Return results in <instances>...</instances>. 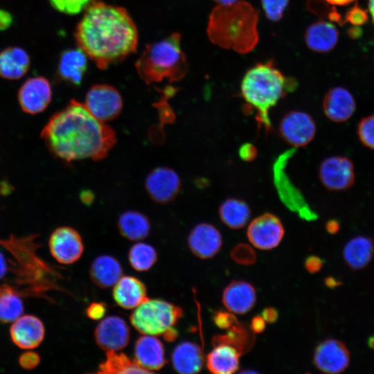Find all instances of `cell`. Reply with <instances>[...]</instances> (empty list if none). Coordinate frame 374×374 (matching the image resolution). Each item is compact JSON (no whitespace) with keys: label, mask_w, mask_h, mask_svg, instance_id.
Wrapping results in <instances>:
<instances>
[{"label":"cell","mask_w":374,"mask_h":374,"mask_svg":"<svg viewBox=\"0 0 374 374\" xmlns=\"http://www.w3.org/2000/svg\"><path fill=\"white\" fill-rule=\"evenodd\" d=\"M41 136L50 152L67 163L101 160L116 141L109 125L96 119L83 103L75 100L50 118Z\"/></svg>","instance_id":"6da1fadb"},{"label":"cell","mask_w":374,"mask_h":374,"mask_svg":"<svg viewBox=\"0 0 374 374\" xmlns=\"http://www.w3.org/2000/svg\"><path fill=\"white\" fill-rule=\"evenodd\" d=\"M75 38L78 47L104 69L136 51L138 31L125 8L92 0L77 25Z\"/></svg>","instance_id":"7a4b0ae2"},{"label":"cell","mask_w":374,"mask_h":374,"mask_svg":"<svg viewBox=\"0 0 374 374\" xmlns=\"http://www.w3.org/2000/svg\"><path fill=\"white\" fill-rule=\"evenodd\" d=\"M37 235L0 238V245L12 256V271L15 276V289L23 296H44L46 292L62 289L57 283L60 274L36 253L39 244Z\"/></svg>","instance_id":"3957f363"},{"label":"cell","mask_w":374,"mask_h":374,"mask_svg":"<svg viewBox=\"0 0 374 374\" xmlns=\"http://www.w3.org/2000/svg\"><path fill=\"white\" fill-rule=\"evenodd\" d=\"M297 86L296 80L285 77L274 66L273 60L258 63L244 74L240 85L245 109L254 112L260 127L271 130L269 110Z\"/></svg>","instance_id":"277c9868"},{"label":"cell","mask_w":374,"mask_h":374,"mask_svg":"<svg viewBox=\"0 0 374 374\" xmlns=\"http://www.w3.org/2000/svg\"><path fill=\"white\" fill-rule=\"evenodd\" d=\"M258 11L248 2L217 5L211 12L207 34L220 47L247 53L258 42Z\"/></svg>","instance_id":"5b68a950"},{"label":"cell","mask_w":374,"mask_h":374,"mask_svg":"<svg viewBox=\"0 0 374 374\" xmlns=\"http://www.w3.org/2000/svg\"><path fill=\"white\" fill-rule=\"evenodd\" d=\"M180 41V35L173 33L146 47L135 64L145 82L152 84L164 80L172 82L185 76L188 63Z\"/></svg>","instance_id":"8992f818"},{"label":"cell","mask_w":374,"mask_h":374,"mask_svg":"<svg viewBox=\"0 0 374 374\" xmlns=\"http://www.w3.org/2000/svg\"><path fill=\"white\" fill-rule=\"evenodd\" d=\"M182 315L180 307L162 299L148 298L134 309L130 321L142 335H161L166 341H172L177 337L174 327Z\"/></svg>","instance_id":"52a82bcc"},{"label":"cell","mask_w":374,"mask_h":374,"mask_svg":"<svg viewBox=\"0 0 374 374\" xmlns=\"http://www.w3.org/2000/svg\"><path fill=\"white\" fill-rule=\"evenodd\" d=\"M84 105L96 119L106 123L119 115L123 109V99L114 87L95 84L88 90Z\"/></svg>","instance_id":"ba28073f"},{"label":"cell","mask_w":374,"mask_h":374,"mask_svg":"<svg viewBox=\"0 0 374 374\" xmlns=\"http://www.w3.org/2000/svg\"><path fill=\"white\" fill-rule=\"evenodd\" d=\"M317 125L308 113L292 110L286 113L280 119L278 133L287 143L294 148L308 145L314 138Z\"/></svg>","instance_id":"9c48e42d"},{"label":"cell","mask_w":374,"mask_h":374,"mask_svg":"<svg viewBox=\"0 0 374 374\" xmlns=\"http://www.w3.org/2000/svg\"><path fill=\"white\" fill-rule=\"evenodd\" d=\"M319 177L323 186L330 191H343L350 188L355 181V166L345 156L333 155L322 160Z\"/></svg>","instance_id":"30bf717a"},{"label":"cell","mask_w":374,"mask_h":374,"mask_svg":"<svg viewBox=\"0 0 374 374\" xmlns=\"http://www.w3.org/2000/svg\"><path fill=\"white\" fill-rule=\"evenodd\" d=\"M285 234L280 220L274 214L265 213L253 219L248 226L247 235L256 248L269 250L277 247Z\"/></svg>","instance_id":"8fae6325"},{"label":"cell","mask_w":374,"mask_h":374,"mask_svg":"<svg viewBox=\"0 0 374 374\" xmlns=\"http://www.w3.org/2000/svg\"><path fill=\"white\" fill-rule=\"evenodd\" d=\"M51 254L59 263L70 265L78 261L84 251L80 233L70 226H60L51 233L48 240Z\"/></svg>","instance_id":"7c38bea8"},{"label":"cell","mask_w":374,"mask_h":374,"mask_svg":"<svg viewBox=\"0 0 374 374\" xmlns=\"http://www.w3.org/2000/svg\"><path fill=\"white\" fill-rule=\"evenodd\" d=\"M145 187L153 201L166 204L177 196L181 188V179L173 169L160 166L153 169L148 175Z\"/></svg>","instance_id":"4fadbf2b"},{"label":"cell","mask_w":374,"mask_h":374,"mask_svg":"<svg viewBox=\"0 0 374 374\" xmlns=\"http://www.w3.org/2000/svg\"><path fill=\"white\" fill-rule=\"evenodd\" d=\"M313 361L321 371L337 374L343 372L348 366L350 353L342 341L327 339L315 348Z\"/></svg>","instance_id":"5bb4252c"},{"label":"cell","mask_w":374,"mask_h":374,"mask_svg":"<svg viewBox=\"0 0 374 374\" xmlns=\"http://www.w3.org/2000/svg\"><path fill=\"white\" fill-rule=\"evenodd\" d=\"M130 338V328L118 316L103 318L94 330L96 344L107 351H118L127 346Z\"/></svg>","instance_id":"9a60e30c"},{"label":"cell","mask_w":374,"mask_h":374,"mask_svg":"<svg viewBox=\"0 0 374 374\" xmlns=\"http://www.w3.org/2000/svg\"><path fill=\"white\" fill-rule=\"evenodd\" d=\"M51 97L50 82L42 76L28 78L18 92V100L21 109L30 114L44 111L51 103Z\"/></svg>","instance_id":"2e32d148"},{"label":"cell","mask_w":374,"mask_h":374,"mask_svg":"<svg viewBox=\"0 0 374 374\" xmlns=\"http://www.w3.org/2000/svg\"><path fill=\"white\" fill-rule=\"evenodd\" d=\"M10 336L13 344L19 348L34 349L43 341L45 328L43 322L34 315L20 316L12 322Z\"/></svg>","instance_id":"e0dca14e"},{"label":"cell","mask_w":374,"mask_h":374,"mask_svg":"<svg viewBox=\"0 0 374 374\" xmlns=\"http://www.w3.org/2000/svg\"><path fill=\"white\" fill-rule=\"evenodd\" d=\"M222 243L219 230L209 223H199L190 231L188 237L191 252L202 259L213 258L220 251Z\"/></svg>","instance_id":"ac0fdd59"},{"label":"cell","mask_w":374,"mask_h":374,"mask_svg":"<svg viewBox=\"0 0 374 374\" xmlns=\"http://www.w3.org/2000/svg\"><path fill=\"white\" fill-rule=\"evenodd\" d=\"M325 116L335 123L350 119L356 109V103L351 93L341 87L330 89L325 95L323 103Z\"/></svg>","instance_id":"d6986e66"},{"label":"cell","mask_w":374,"mask_h":374,"mask_svg":"<svg viewBox=\"0 0 374 374\" xmlns=\"http://www.w3.org/2000/svg\"><path fill=\"white\" fill-rule=\"evenodd\" d=\"M134 360L150 373L162 368L166 364L162 342L154 335H143L136 341Z\"/></svg>","instance_id":"ffe728a7"},{"label":"cell","mask_w":374,"mask_h":374,"mask_svg":"<svg viewBox=\"0 0 374 374\" xmlns=\"http://www.w3.org/2000/svg\"><path fill=\"white\" fill-rule=\"evenodd\" d=\"M256 300V290L249 283L233 280L224 290L222 303L230 312L244 314L250 311Z\"/></svg>","instance_id":"44dd1931"},{"label":"cell","mask_w":374,"mask_h":374,"mask_svg":"<svg viewBox=\"0 0 374 374\" xmlns=\"http://www.w3.org/2000/svg\"><path fill=\"white\" fill-rule=\"evenodd\" d=\"M113 298L122 308L134 309L148 298L145 284L136 277L123 276L113 286Z\"/></svg>","instance_id":"7402d4cb"},{"label":"cell","mask_w":374,"mask_h":374,"mask_svg":"<svg viewBox=\"0 0 374 374\" xmlns=\"http://www.w3.org/2000/svg\"><path fill=\"white\" fill-rule=\"evenodd\" d=\"M87 55L79 47L63 51L60 55L57 73L62 80L79 86L87 69Z\"/></svg>","instance_id":"603a6c76"},{"label":"cell","mask_w":374,"mask_h":374,"mask_svg":"<svg viewBox=\"0 0 374 374\" xmlns=\"http://www.w3.org/2000/svg\"><path fill=\"white\" fill-rule=\"evenodd\" d=\"M275 181L283 203L292 211L305 220H317V215L305 202L301 193L290 182L285 174L276 167Z\"/></svg>","instance_id":"cb8c5ba5"},{"label":"cell","mask_w":374,"mask_h":374,"mask_svg":"<svg viewBox=\"0 0 374 374\" xmlns=\"http://www.w3.org/2000/svg\"><path fill=\"white\" fill-rule=\"evenodd\" d=\"M204 362L201 348L191 341L180 343L172 353V366L177 372L181 374L199 373L203 368Z\"/></svg>","instance_id":"d4e9b609"},{"label":"cell","mask_w":374,"mask_h":374,"mask_svg":"<svg viewBox=\"0 0 374 374\" xmlns=\"http://www.w3.org/2000/svg\"><path fill=\"white\" fill-rule=\"evenodd\" d=\"M89 276L94 284L101 288L113 287L123 276L119 261L109 255L96 258L89 268Z\"/></svg>","instance_id":"484cf974"},{"label":"cell","mask_w":374,"mask_h":374,"mask_svg":"<svg viewBox=\"0 0 374 374\" xmlns=\"http://www.w3.org/2000/svg\"><path fill=\"white\" fill-rule=\"evenodd\" d=\"M338 37L337 29L332 24L326 21H318L307 28L305 40L311 50L325 53L335 46Z\"/></svg>","instance_id":"4316f807"},{"label":"cell","mask_w":374,"mask_h":374,"mask_svg":"<svg viewBox=\"0 0 374 374\" xmlns=\"http://www.w3.org/2000/svg\"><path fill=\"white\" fill-rule=\"evenodd\" d=\"M240 353L234 347L220 344L208 354L206 365L208 370L215 374H231L239 367Z\"/></svg>","instance_id":"83f0119b"},{"label":"cell","mask_w":374,"mask_h":374,"mask_svg":"<svg viewBox=\"0 0 374 374\" xmlns=\"http://www.w3.org/2000/svg\"><path fill=\"white\" fill-rule=\"evenodd\" d=\"M30 57L21 48L14 46L0 52V76L7 80H17L28 70Z\"/></svg>","instance_id":"f1b7e54d"},{"label":"cell","mask_w":374,"mask_h":374,"mask_svg":"<svg viewBox=\"0 0 374 374\" xmlns=\"http://www.w3.org/2000/svg\"><path fill=\"white\" fill-rule=\"evenodd\" d=\"M374 253V242L368 237L359 235L350 239L344 248V258L353 270L364 268L371 260Z\"/></svg>","instance_id":"f546056e"},{"label":"cell","mask_w":374,"mask_h":374,"mask_svg":"<svg viewBox=\"0 0 374 374\" xmlns=\"http://www.w3.org/2000/svg\"><path fill=\"white\" fill-rule=\"evenodd\" d=\"M117 227L121 235L132 241L145 238L150 231L148 218L136 211H127L118 217Z\"/></svg>","instance_id":"4dcf8cb0"},{"label":"cell","mask_w":374,"mask_h":374,"mask_svg":"<svg viewBox=\"0 0 374 374\" xmlns=\"http://www.w3.org/2000/svg\"><path fill=\"white\" fill-rule=\"evenodd\" d=\"M251 208L244 200L229 197L220 204L218 214L221 221L233 229L242 228L248 222L251 217Z\"/></svg>","instance_id":"1f68e13d"},{"label":"cell","mask_w":374,"mask_h":374,"mask_svg":"<svg viewBox=\"0 0 374 374\" xmlns=\"http://www.w3.org/2000/svg\"><path fill=\"white\" fill-rule=\"evenodd\" d=\"M226 330L225 334L218 335L213 338V346L227 344L236 348L240 354L248 352L253 347L255 337L249 326L238 321Z\"/></svg>","instance_id":"d6a6232c"},{"label":"cell","mask_w":374,"mask_h":374,"mask_svg":"<svg viewBox=\"0 0 374 374\" xmlns=\"http://www.w3.org/2000/svg\"><path fill=\"white\" fill-rule=\"evenodd\" d=\"M21 295L14 286L0 285V322L12 323L24 312Z\"/></svg>","instance_id":"836d02e7"},{"label":"cell","mask_w":374,"mask_h":374,"mask_svg":"<svg viewBox=\"0 0 374 374\" xmlns=\"http://www.w3.org/2000/svg\"><path fill=\"white\" fill-rule=\"evenodd\" d=\"M98 373H149L134 359L117 351H107L105 360L99 364Z\"/></svg>","instance_id":"e575fe53"},{"label":"cell","mask_w":374,"mask_h":374,"mask_svg":"<svg viewBox=\"0 0 374 374\" xmlns=\"http://www.w3.org/2000/svg\"><path fill=\"white\" fill-rule=\"evenodd\" d=\"M157 252L150 244L138 242L132 246L128 253V260L132 267L138 271L150 269L157 262Z\"/></svg>","instance_id":"d590c367"},{"label":"cell","mask_w":374,"mask_h":374,"mask_svg":"<svg viewBox=\"0 0 374 374\" xmlns=\"http://www.w3.org/2000/svg\"><path fill=\"white\" fill-rule=\"evenodd\" d=\"M357 135L364 145L374 150V114L362 118L357 126Z\"/></svg>","instance_id":"8d00e7d4"},{"label":"cell","mask_w":374,"mask_h":374,"mask_svg":"<svg viewBox=\"0 0 374 374\" xmlns=\"http://www.w3.org/2000/svg\"><path fill=\"white\" fill-rule=\"evenodd\" d=\"M57 11L66 15H76L85 10L92 0H49Z\"/></svg>","instance_id":"74e56055"},{"label":"cell","mask_w":374,"mask_h":374,"mask_svg":"<svg viewBox=\"0 0 374 374\" xmlns=\"http://www.w3.org/2000/svg\"><path fill=\"white\" fill-rule=\"evenodd\" d=\"M231 258L237 263L251 265L256 260V254L253 248L244 243L235 246L231 251Z\"/></svg>","instance_id":"f35d334b"},{"label":"cell","mask_w":374,"mask_h":374,"mask_svg":"<svg viewBox=\"0 0 374 374\" xmlns=\"http://www.w3.org/2000/svg\"><path fill=\"white\" fill-rule=\"evenodd\" d=\"M261 3L267 17L277 21L282 18L289 0H261Z\"/></svg>","instance_id":"ab89813d"},{"label":"cell","mask_w":374,"mask_h":374,"mask_svg":"<svg viewBox=\"0 0 374 374\" xmlns=\"http://www.w3.org/2000/svg\"><path fill=\"white\" fill-rule=\"evenodd\" d=\"M213 320L215 324L222 330H228L238 322L233 314L222 310L215 312Z\"/></svg>","instance_id":"60d3db41"},{"label":"cell","mask_w":374,"mask_h":374,"mask_svg":"<svg viewBox=\"0 0 374 374\" xmlns=\"http://www.w3.org/2000/svg\"><path fill=\"white\" fill-rule=\"evenodd\" d=\"M21 368L27 371L33 370L40 363V356L35 352L26 351L22 353L18 359Z\"/></svg>","instance_id":"b9f144b4"},{"label":"cell","mask_w":374,"mask_h":374,"mask_svg":"<svg viewBox=\"0 0 374 374\" xmlns=\"http://www.w3.org/2000/svg\"><path fill=\"white\" fill-rule=\"evenodd\" d=\"M346 19L353 25L359 26L364 24L367 21L368 17L364 10L357 6H354L348 11Z\"/></svg>","instance_id":"7bdbcfd3"},{"label":"cell","mask_w":374,"mask_h":374,"mask_svg":"<svg viewBox=\"0 0 374 374\" xmlns=\"http://www.w3.org/2000/svg\"><path fill=\"white\" fill-rule=\"evenodd\" d=\"M106 310V306L103 303L93 302L87 307L86 314L92 320H100L104 317Z\"/></svg>","instance_id":"ee69618b"},{"label":"cell","mask_w":374,"mask_h":374,"mask_svg":"<svg viewBox=\"0 0 374 374\" xmlns=\"http://www.w3.org/2000/svg\"><path fill=\"white\" fill-rule=\"evenodd\" d=\"M238 154L243 161L250 162L257 157L258 150L252 143H245L240 147Z\"/></svg>","instance_id":"f6af8a7d"},{"label":"cell","mask_w":374,"mask_h":374,"mask_svg":"<svg viewBox=\"0 0 374 374\" xmlns=\"http://www.w3.org/2000/svg\"><path fill=\"white\" fill-rule=\"evenodd\" d=\"M323 260L317 256H309L305 260V269L312 274L319 271L323 266Z\"/></svg>","instance_id":"bcb514c9"},{"label":"cell","mask_w":374,"mask_h":374,"mask_svg":"<svg viewBox=\"0 0 374 374\" xmlns=\"http://www.w3.org/2000/svg\"><path fill=\"white\" fill-rule=\"evenodd\" d=\"M12 15L6 10H0V30L8 29L12 23Z\"/></svg>","instance_id":"7dc6e473"},{"label":"cell","mask_w":374,"mask_h":374,"mask_svg":"<svg viewBox=\"0 0 374 374\" xmlns=\"http://www.w3.org/2000/svg\"><path fill=\"white\" fill-rule=\"evenodd\" d=\"M262 317L269 323H275L278 317V311L274 308H265L262 312Z\"/></svg>","instance_id":"c3c4849f"},{"label":"cell","mask_w":374,"mask_h":374,"mask_svg":"<svg viewBox=\"0 0 374 374\" xmlns=\"http://www.w3.org/2000/svg\"><path fill=\"white\" fill-rule=\"evenodd\" d=\"M249 326L253 332L260 333L265 328V322L262 316H256L251 319Z\"/></svg>","instance_id":"681fc988"},{"label":"cell","mask_w":374,"mask_h":374,"mask_svg":"<svg viewBox=\"0 0 374 374\" xmlns=\"http://www.w3.org/2000/svg\"><path fill=\"white\" fill-rule=\"evenodd\" d=\"M8 269V263L6 259V257L0 251V280L6 276Z\"/></svg>","instance_id":"f907efd6"},{"label":"cell","mask_w":374,"mask_h":374,"mask_svg":"<svg viewBox=\"0 0 374 374\" xmlns=\"http://www.w3.org/2000/svg\"><path fill=\"white\" fill-rule=\"evenodd\" d=\"M340 224L336 220H330L326 224V229L330 234H335L339 230Z\"/></svg>","instance_id":"816d5d0a"},{"label":"cell","mask_w":374,"mask_h":374,"mask_svg":"<svg viewBox=\"0 0 374 374\" xmlns=\"http://www.w3.org/2000/svg\"><path fill=\"white\" fill-rule=\"evenodd\" d=\"M325 285L331 289L338 287L341 285V282L332 276L327 277L325 280Z\"/></svg>","instance_id":"f5cc1de1"},{"label":"cell","mask_w":374,"mask_h":374,"mask_svg":"<svg viewBox=\"0 0 374 374\" xmlns=\"http://www.w3.org/2000/svg\"><path fill=\"white\" fill-rule=\"evenodd\" d=\"M11 186L6 181L0 182V194L1 195H8L10 193Z\"/></svg>","instance_id":"db71d44e"},{"label":"cell","mask_w":374,"mask_h":374,"mask_svg":"<svg viewBox=\"0 0 374 374\" xmlns=\"http://www.w3.org/2000/svg\"><path fill=\"white\" fill-rule=\"evenodd\" d=\"M325 1L332 5L344 6L354 1L355 0H325Z\"/></svg>","instance_id":"11a10c76"},{"label":"cell","mask_w":374,"mask_h":374,"mask_svg":"<svg viewBox=\"0 0 374 374\" xmlns=\"http://www.w3.org/2000/svg\"><path fill=\"white\" fill-rule=\"evenodd\" d=\"M82 201L85 204H89L93 199V195H90V193L84 191L80 195Z\"/></svg>","instance_id":"9f6ffc18"},{"label":"cell","mask_w":374,"mask_h":374,"mask_svg":"<svg viewBox=\"0 0 374 374\" xmlns=\"http://www.w3.org/2000/svg\"><path fill=\"white\" fill-rule=\"evenodd\" d=\"M368 10L374 23V0H368Z\"/></svg>","instance_id":"6f0895ef"},{"label":"cell","mask_w":374,"mask_h":374,"mask_svg":"<svg viewBox=\"0 0 374 374\" xmlns=\"http://www.w3.org/2000/svg\"><path fill=\"white\" fill-rule=\"evenodd\" d=\"M218 5H231L238 1V0H214Z\"/></svg>","instance_id":"680465c9"},{"label":"cell","mask_w":374,"mask_h":374,"mask_svg":"<svg viewBox=\"0 0 374 374\" xmlns=\"http://www.w3.org/2000/svg\"><path fill=\"white\" fill-rule=\"evenodd\" d=\"M368 346L374 350V335L371 336L368 339Z\"/></svg>","instance_id":"91938a15"}]
</instances>
